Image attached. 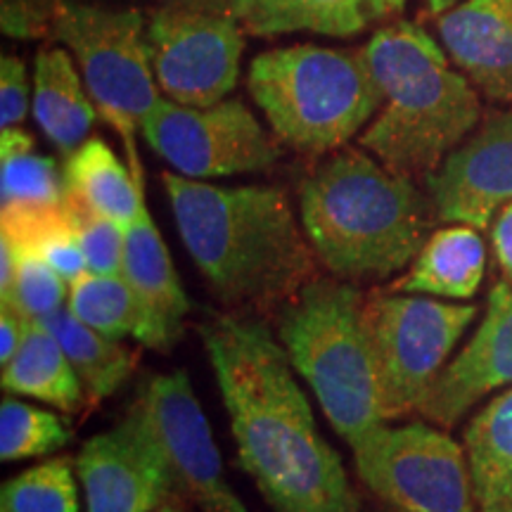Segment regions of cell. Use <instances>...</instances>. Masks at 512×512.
Instances as JSON below:
<instances>
[{
    "mask_svg": "<svg viewBox=\"0 0 512 512\" xmlns=\"http://www.w3.org/2000/svg\"><path fill=\"white\" fill-rule=\"evenodd\" d=\"M152 512H181V510H178V508H176V505L169 501V503H164V505H162V508H157V510H152Z\"/></svg>",
    "mask_w": 512,
    "mask_h": 512,
    "instance_id": "ab89813d",
    "label": "cell"
},
{
    "mask_svg": "<svg viewBox=\"0 0 512 512\" xmlns=\"http://www.w3.org/2000/svg\"><path fill=\"white\" fill-rule=\"evenodd\" d=\"M354 470L396 512H479L463 446L425 422L380 425L356 444Z\"/></svg>",
    "mask_w": 512,
    "mask_h": 512,
    "instance_id": "9c48e42d",
    "label": "cell"
},
{
    "mask_svg": "<svg viewBox=\"0 0 512 512\" xmlns=\"http://www.w3.org/2000/svg\"><path fill=\"white\" fill-rule=\"evenodd\" d=\"M29 114V72L15 55L0 60V128H15Z\"/></svg>",
    "mask_w": 512,
    "mask_h": 512,
    "instance_id": "1f68e13d",
    "label": "cell"
},
{
    "mask_svg": "<svg viewBox=\"0 0 512 512\" xmlns=\"http://www.w3.org/2000/svg\"><path fill=\"white\" fill-rule=\"evenodd\" d=\"M299 219L318 264L347 283H380L413 264L437 211L413 178L342 147L299 190Z\"/></svg>",
    "mask_w": 512,
    "mask_h": 512,
    "instance_id": "3957f363",
    "label": "cell"
},
{
    "mask_svg": "<svg viewBox=\"0 0 512 512\" xmlns=\"http://www.w3.org/2000/svg\"><path fill=\"white\" fill-rule=\"evenodd\" d=\"M190 259L230 313H280L318 275V256L283 188L211 185L164 171Z\"/></svg>",
    "mask_w": 512,
    "mask_h": 512,
    "instance_id": "7a4b0ae2",
    "label": "cell"
},
{
    "mask_svg": "<svg viewBox=\"0 0 512 512\" xmlns=\"http://www.w3.org/2000/svg\"><path fill=\"white\" fill-rule=\"evenodd\" d=\"M31 112L38 128L64 157L86 143L98 110L72 53L62 48H41L34 60Z\"/></svg>",
    "mask_w": 512,
    "mask_h": 512,
    "instance_id": "ac0fdd59",
    "label": "cell"
},
{
    "mask_svg": "<svg viewBox=\"0 0 512 512\" xmlns=\"http://www.w3.org/2000/svg\"><path fill=\"white\" fill-rule=\"evenodd\" d=\"M31 325H34V320L29 316L3 304V311H0V366H8L17 356L24 339L29 337Z\"/></svg>",
    "mask_w": 512,
    "mask_h": 512,
    "instance_id": "836d02e7",
    "label": "cell"
},
{
    "mask_svg": "<svg viewBox=\"0 0 512 512\" xmlns=\"http://www.w3.org/2000/svg\"><path fill=\"white\" fill-rule=\"evenodd\" d=\"M486 247L477 228L465 223L434 230L411 268L389 290L441 299H472L484 280Z\"/></svg>",
    "mask_w": 512,
    "mask_h": 512,
    "instance_id": "d6986e66",
    "label": "cell"
},
{
    "mask_svg": "<svg viewBox=\"0 0 512 512\" xmlns=\"http://www.w3.org/2000/svg\"><path fill=\"white\" fill-rule=\"evenodd\" d=\"M41 323L60 342L79 375L88 403L93 406L119 392L138 366V356L131 349L121 347L119 339H110L88 328L64 306L41 318Z\"/></svg>",
    "mask_w": 512,
    "mask_h": 512,
    "instance_id": "cb8c5ba5",
    "label": "cell"
},
{
    "mask_svg": "<svg viewBox=\"0 0 512 512\" xmlns=\"http://www.w3.org/2000/svg\"><path fill=\"white\" fill-rule=\"evenodd\" d=\"M140 309L138 342L147 349L171 351L183 335L190 299L178 280L169 247L152 221L147 202L126 228L124 273Z\"/></svg>",
    "mask_w": 512,
    "mask_h": 512,
    "instance_id": "2e32d148",
    "label": "cell"
},
{
    "mask_svg": "<svg viewBox=\"0 0 512 512\" xmlns=\"http://www.w3.org/2000/svg\"><path fill=\"white\" fill-rule=\"evenodd\" d=\"M19 271V254L10 242L0 240V299H8Z\"/></svg>",
    "mask_w": 512,
    "mask_h": 512,
    "instance_id": "d590c367",
    "label": "cell"
},
{
    "mask_svg": "<svg viewBox=\"0 0 512 512\" xmlns=\"http://www.w3.org/2000/svg\"><path fill=\"white\" fill-rule=\"evenodd\" d=\"M441 43L489 100L512 102V0H463L437 19Z\"/></svg>",
    "mask_w": 512,
    "mask_h": 512,
    "instance_id": "e0dca14e",
    "label": "cell"
},
{
    "mask_svg": "<svg viewBox=\"0 0 512 512\" xmlns=\"http://www.w3.org/2000/svg\"><path fill=\"white\" fill-rule=\"evenodd\" d=\"M88 512H152L178 496L174 467L140 399L76 456Z\"/></svg>",
    "mask_w": 512,
    "mask_h": 512,
    "instance_id": "7c38bea8",
    "label": "cell"
},
{
    "mask_svg": "<svg viewBox=\"0 0 512 512\" xmlns=\"http://www.w3.org/2000/svg\"><path fill=\"white\" fill-rule=\"evenodd\" d=\"M64 174L53 157L34 152V138L22 128L0 133V209L55 207L64 202Z\"/></svg>",
    "mask_w": 512,
    "mask_h": 512,
    "instance_id": "484cf974",
    "label": "cell"
},
{
    "mask_svg": "<svg viewBox=\"0 0 512 512\" xmlns=\"http://www.w3.org/2000/svg\"><path fill=\"white\" fill-rule=\"evenodd\" d=\"M0 240L10 242L17 252L43 259L69 285L88 273L67 202L55 207L0 209Z\"/></svg>",
    "mask_w": 512,
    "mask_h": 512,
    "instance_id": "d4e9b609",
    "label": "cell"
},
{
    "mask_svg": "<svg viewBox=\"0 0 512 512\" xmlns=\"http://www.w3.org/2000/svg\"><path fill=\"white\" fill-rule=\"evenodd\" d=\"M57 0H3V31L15 38L53 34Z\"/></svg>",
    "mask_w": 512,
    "mask_h": 512,
    "instance_id": "d6a6232c",
    "label": "cell"
},
{
    "mask_svg": "<svg viewBox=\"0 0 512 512\" xmlns=\"http://www.w3.org/2000/svg\"><path fill=\"white\" fill-rule=\"evenodd\" d=\"M465 453L479 512H512V387L470 420Z\"/></svg>",
    "mask_w": 512,
    "mask_h": 512,
    "instance_id": "7402d4cb",
    "label": "cell"
},
{
    "mask_svg": "<svg viewBox=\"0 0 512 512\" xmlns=\"http://www.w3.org/2000/svg\"><path fill=\"white\" fill-rule=\"evenodd\" d=\"M0 512H79L72 460H43L8 479L0 489Z\"/></svg>",
    "mask_w": 512,
    "mask_h": 512,
    "instance_id": "f1b7e54d",
    "label": "cell"
},
{
    "mask_svg": "<svg viewBox=\"0 0 512 512\" xmlns=\"http://www.w3.org/2000/svg\"><path fill=\"white\" fill-rule=\"evenodd\" d=\"M366 512H396V510H392V508H387V505H375V508H370V510H366Z\"/></svg>",
    "mask_w": 512,
    "mask_h": 512,
    "instance_id": "60d3db41",
    "label": "cell"
},
{
    "mask_svg": "<svg viewBox=\"0 0 512 512\" xmlns=\"http://www.w3.org/2000/svg\"><path fill=\"white\" fill-rule=\"evenodd\" d=\"M0 384L8 394L48 403L62 413H81L88 403L74 366L41 320H34L22 349L3 366Z\"/></svg>",
    "mask_w": 512,
    "mask_h": 512,
    "instance_id": "603a6c76",
    "label": "cell"
},
{
    "mask_svg": "<svg viewBox=\"0 0 512 512\" xmlns=\"http://www.w3.org/2000/svg\"><path fill=\"white\" fill-rule=\"evenodd\" d=\"M247 88L273 133L304 155L342 150L384 105L366 48H273L249 64Z\"/></svg>",
    "mask_w": 512,
    "mask_h": 512,
    "instance_id": "5b68a950",
    "label": "cell"
},
{
    "mask_svg": "<svg viewBox=\"0 0 512 512\" xmlns=\"http://www.w3.org/2000/svg\"><path fill=\"white\" fill-rule=\"evenodd\" d=\"M384 105L358 143L394 174L430 176L482 124L477 86L420 24L377 29L366 46Z\"/></svg>",
    "mask_w": 512,
    "mask_h": 512,
    "instance_id": "277c9868",
    "label": "cell"
},
{
    "mask_svg": "<svg viewBox=\"0 0 512 512\" xmlns=\"http://www.w3.org/2000/svg\"><path fill=\"white\" fill-rule=\"evenodd\" d=\"M387 5H389V12H401L406 8V0H387Z\"/></svg>",
    "mask_w": 512,
    "mask_h": 512,
    "instance_id": "f35d334b",
    "label": "cell"
},
{
    "mask_svg": "<svg viewBox=\"0 0 512 512\" xmlns=\"http://www.w3.org/2000/svg\"><path fill=\"white\" fill-rule=\"evenodd\" d=\"M458 3H463V0H427V8H430L432 15H444L451 8H456Z\"/></svg>",
    "mask_w": 512,
    "mask_h": 512,
    "instance_id": "74e56055",
    "label": "cell"
},
{
    "mask_svg": "<svg viewBox=\"0 0 512 512\" xmlns=\"http://www.w3.org/2000/svg\"><path fill=\"white\" fill-rule=\"evenodd\" d=\"M67 309L81 320L110 339L138 337L140 309L131 285L124 275L83 273L69 285Z\"/></svg>",
    "mask_w": 512,
    "mask_h": 512,
    "instance_id": "4316f807",
    "label": "cell"
},
{
    "mask_svg": "<svg viewBox=\"0 0 512 512\" xmlns=\"http://www.w3.org/2000/svg\"><path fill=\"white\" fill-rule=\"evenodd\" d=\"M200 337L226 406L238 465L273 512H358L280 339L264 320L211 313Z\"/></svg>",
    "mask_w": 512,
    "mask_h": 512,
    "instance_id": "6da1fadb",
    "label": "cell"
},
{
    "mask_svg": "<svg viewBox=\"0 0 512 512\" xmlns=\"http://www.w3.org/2000/svg\"><path fill=\"white\" fill-rule=\"evenodd\" d=\"M69 214H72L76 235H79L83 256H86L88 271L102 275L124 273V249H126V228L117 221L107 219L98 211L88 209L74 197L64 192Z\"/></svg>",
    "mask_w": 512,
    "mask_h": 512,
    "instance_id": "f546056e",
    "label": "cell"
},
{
    "mask_svg": "<svg viewBox=\"0 0 512 512\" xmlns=\"http://www.w3.org/2000/svg\"><path fill=\"white\" fill-rule=\"evenodd\" d=\"M512 387V285L496 283L482 323L425 396L418 413L439 427H453L496 389Z\"/></svg>",
    "mask_w": 512,
    "mask_h": 512,
    "instance_id": "9a60e30c",
    "label": "cell"
},
{
    "mask_svg": "<svg viewBox=\"0 0 512 512\" xmlns=\"http://www.w3.org/2000/svg\"><path fill=\"white\" fill-rule=\"evenodd\" d=\"M147 53L164 98L211 107L238 86L245 29L235 17L164 3L147 19Z\"/></svg>",
    "mask_w": 512,
    "mask_h": 512,
    "instance_id": "8fae6325",
    "label": "cell"
},
{
    "mask_svg": "<svg viewBox=\"0 0 512 512\" xmlns=\"http://www.w3.org/2000/svg\"><path fill=\"white\" fill-rule=\"evenodd\" d=\"M425 183L439 221L489 226L512 202V110L484 119Z\"/></svg>",
    "mask_w": 512,
    "mask_h": 512,
    "instance_id": "5bb4252c",
    "label": "cell"
},
{
    "mask_svg": "<svg viewBox=\"0 0 512 512\" xmlns=\"http://www.w3.org/2000/svg\"><path fill=\"white\" fill-rule=\"evenodd\" d=\"M491 242H494L498 266L512 280V202L498 211L494 228H491Z\"/></svg>",
    "mask_w": 512,
    "mask_h": 512,
    "instance_id": "e575fe53",
    "label": "cell"
},
{
    "mask_svg": "<svg viewBox=\"0 0 512 512\" xmlns=\"http://www.w3.org/2000/svg\"><path fill=\"white\" fill-rule=\"evenodd\" d=\"M69 420L48 408L3 399L0 403V458L3 463L48 458L72 441Z\"/></svg>",
    "mask_w": 512,
    "mask_h": 512,
    "instance_id": "83f0119b",
    "label": "cell"
},
{
    "mask_svg": "<svg viewBox=\"0 0 512 512\" xmlns=\"http://www.w3.org/2000/svg\"><path fill=\"white\" fill-rule=\"evenodd\" d=\"M363 306L356 283L316 275L278 313V339L294 373L349 446L384 422Z\"/></svg>",
    "mask_w": 512,
    "mask_h": 512,
    "instance_id": "8992f818",
    "label": "cell"
},
{
    "mask_svg": "<svg viewBox=\"0 0 512 512\" xmlns=\"http://www.w3.org/2000/svg\"><path fill=\"white\" fill-rule=\"evenodd\" d=\"M19 254V271L15 287L3 304L12 306L31 320H41L50 313L62 309L64 297H69V283L55 268L34 254Z\"/></svg>",
    "mask_w": 512,
    "mask_h": 512,
    "instance_id": "4dcf8cb0",
    "label": "cell"
},
{
    "mask_svg": "<svg viewBox=\"0 0 512 512\" xmlns=\"http://www.w3.org/2000/svg\"><path fill=\"white\" fill-rule=\"evenodd\" d=\"M67 195L128 228L145 200L143 178L133 176L102 138H88L64 162Z\"/></svg>",
    "mask_w": 512,
    "mask_h": 512,
    "instance_id": "44dd1931",
    "label": "cell"
},
{
    "mask_svg": "<svg viewBox=\"0 0 512 512\" xmlns=\"http://www.w3.org/2000/svg\"><path fill=\"white\" fill-rule=\"evenodd\" d=\"M366 328L373 347L377 399L384 422L418 413L448 356L477 318L475 304H451L422 294L366 297Z\"/></svg>",
    "mask_w": 512,
    "mask_h": 512,
    "instance_id": "ba28073f",
    "label": "cell"
},
{
    "mask_svg": "<svg viewBox=\"0 0 512 512\" xmlns=\"http://www.w3.org/2000/svg\"><path fill=\"white\" fill-rule=\"evenodd\" d=\"M140 403L174 467L178 494L195 503L200 512H252L228 482L188 370L150 377Z\"/></svg>",
    "mask_w": 512,
    "mask_h": 512,
    "instance_id": "4fadbf2b",
    "label": "cell"
},
{
    "mask_svg": "<svg viewBox=\"0 0 512 512\" xmlns=\"http://www.w3.org/2000/svg\"><path fill=\"white\" fill-rule=\"evenodd\" d=\"M145 143L176 174L207 178L259 174L278 162L280 152L242 100L188 107L162 98L140 126Z\"/></svg>",
    "mask_w": 512,
    "mask_h": 512,
    "instance_id": "30bf717a",
    "label": "cell"
},
{
    "mask_svg": "<svg viewBox=\"0 0 512 512\" xmlns=\"http://www.w3.org/2000/svg\"><path fill=\"white\" fill-rule=\"evenodd\" d=\"M166 3H176V5H185V8L207 10V12H216V15H228L238 19L242 0H166Z\"/></svg>",
    "mask_w": 512,
    "mask_h": 512,
    "instance_id": "8d00e7d4",
    "label": "cell"
},
{
    "mask_svg": "<svg viewBox=\"0 0 512 512\" xmlns=\"http://www.w3.org/2000/svg\"><path fill=\"white\" fill-rule=\"evenodd\" d=\"M53 38L74 55L98 117L124 140L133 176H143L136 136L162 100L150 53L147 22L136 8L57 0Z\"/></svg>",
    "mask_w": 512,
    "mask_h": 512,
    "instance_id": "52a82bcc",
    "label": "cell"
},
{
    "mask_svg": "<svg viewBox=\"0 0 512 512\" xmlns=\"http://www.w3.org/2000/svg\"><path fill=\"white\" fill-rule=\"evenodd\" d=\"M389 15L387 0H242L238 22L252 36L363 34Z\"/></svg>",
    "mask_w": 512,
    "mask_h": 512,
    "instance_id": "ffe728a7",
    "label": "cell"
}]
</instances>
